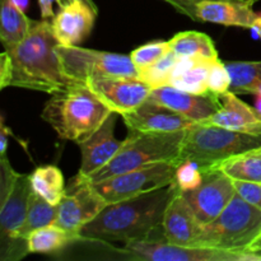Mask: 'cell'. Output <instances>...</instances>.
Masks as SVG:
<instances>
[{"mask_svg":"<svg viewBox=\"0 0 261 261\" xmlns=\"http://www.w3.org/2000/svg\"><path fill=\"white\" fill-rule=\"evenodd\" d=\"M203 229V224L198 221L190 205L182 195V190L176 188L167 209L162 224V233L165 241L181 246H195Z\"/></svg>","mask_w":261,"mask_h":261,"instance_id":"d6986e66","label":"cell"},{"mask_svg":"<svg viewBox=\"0 0 261 261\" xmlns=\"http://www.w3.org/2000/svg\"><path fill=\"white\" fill-rule=\"evenodd\" d=\"M216 60L209 59H200L198 63L194 64L184 73L178 74L177 76L171 81L170 86L176 87L182 91L190 92L195 94H206L211 93L208 89V75L212 63Z\"/></svg>","mask_w":261,"mask_h":261,"instance_id":"83f0119b","label":"cell"},{"mask_svg":"<svg viewBox=\"0 0 261 261\" xmlns=\"http://www.w3.org/2000/svg\"><path fill=\"white\" fill-rule=\"evenodd\" d=\"M9 134H10L9 127L5 125L4 117H2V120H0V157H4V155H7L8 135Z\"/></svg>","mask_w":261,"mask_h":261,"instance_id":"e575fe53","label":"cell"},{"mask_svg":"<svg viewBox=\"0 0 261 261\" xmlns=\"http://www.w3.org/2000/svg\"><path fill=\"white\" fill-rule=\"evenodd\" d=\"M229 91L236 94L261 93V61H228Z\"/></svg>","mask_w":261,"mask_h":261,"instance_id":"d4e9b609","label":"cell"},{"mask_svg":"<svg viewBox=\"0 0 261 261\" xmlns=\"http://www.w3.org/2000/svg\"><path fill=\"white\" fill-rule=\"evenodd\" d=\"M177 59L178 56L176 55L175 51L170 50L163 58L153 63L152 65L140 69L139 78L144 81L152 89L170 86L171 74H172L173 66H175Z\"/></svg>","mask_w":261,"mask_h":261,"instance_id":"f1b7e54d","label":"cell"},{"mask_svg":"<svg viewBox=\"0 0 261 261\" xmlns=\"http://www.w3.org/2000/svg\"><path fill=\"white\" fill-rule=\"evenodd\" d=\"M121 117L129 132L140 133L181 132L195 124L182 115L149 99L134 111L121 115Z\"/></svg>","mask_w":261,"mask_h":261,"instance_id":"ac0fdd59","label":"cell"},{"mask_svg":"<svg viewBox=\"0 0 261 261\" xmlns=\"http://www.w3.org/2000/svg\"><path fill=\"white\" fill-rule=\"evenodd\" d=\"M177 165L176 162L153 163L92 184L107 204L116 203L171 185L176 180Z\"/></svg>","mask_w":261,"mask_h":261,"instance_id":"30bf717a","label":"cell"},{"mask_svg":"<svg viewBox=\"0 0 261 261\" xmlns=\"http://www.w3.org/2000/svg\"><path fill=\"white\" fill-rule=\"evenodd\" d=\"M78 241H81L78 236L65 231L56 224H50L33 231L28 236L27 245L30 254L50 255Z\"/></svg>","mask_w":261,"mask_h":261,"instance_id":"603a6c76","label":"cell"},{"mask_svg":"<svg viewBox=\"0 0 261 261\" xmlns=\"http://www.w3.org/2000/svg\"><path fill=\"white\" fill-rule=\"evenodd\" d=\"M216 168L226 173L232 180L261 184V147L226 160Z\"/></svg>","mask_w":261,"mask_h":261,"instance_id":"484cf974","label":"cell"},{"mask_svg":"<svg viewBox=\"0 0 261 261\" xmlns=\"http://www.w3.org/2000/svg\"><path fill=\"white\" fill-rule=\"evenodd\" d=\"M117 115L119 114L112 112L97 132L78 144L82 154L81 168L78 173L83 177H88L92 173L109 165L124 145L125 139L119 140L115 137Z\"/></svg>","mask_w":261,"mask_h":261,"instance_id":"e0dca14e","label":"cell"},{"mask_svg":"<svg viewBox=\"0 0 261 261\" xmlns=\"http://www.w3.org/2000/svg\"><path fill=\"white\" fill-rule=\"evenodd\" d=\"M236 193L251 205L261 209V184L251 181L233 180Z\"/></svg>","mask_w":261,"mask_h":261,"instance_id":"d6a6232c","label":"cell"},{"mask_svg":"<svg viewBox=\"0 0 261 261\" xmlns=\"http://www.w3.org/2000/svg\"><path fill=\"white\" fill-rule=\"evenodd\" d=\"M56 216H58V205L48 203L32 190L30 205H28L27 218H25L22 228L18 232V240L27 242L28 236L33 231L50 226V224H55Z\"/></svg>","mask_w":261,"mask_h":261,"instance_id":"4316f807","label":"cell"},{"mask_svg":"<svg viewBox=\"0 0 261 261\" xmlns=\"http://www.w3.org/2000/svg\"><path fill=\"white\" fill-rule=\"evenodd\" d=\"M14 3L20 8V9L24 10L25 7H27V4H28V0H14Z\"/></svg>","mask_w":261,"mask_h":261,"instance_id":"74e56055","label":"cell"},{"mask_svg":"<svg viewBox=\"0 0 261 261\" xmlns=\"http://www.w3.org/2000/svg\"><path fill=\"white\" fill-rule=\"evenodd\" d=\"M97 8L91 0H70L51 19L56 38L63 46H76L93 30Z\"/></svg>","mask_w":261,"mask_h":261,"instance_id":"2e32d148","label":"cell"},{"mask_svg":"<svg viewBox=\"0 0 261 261\" xmlns=\"http://www.w3.org/2000/svg\"><path fill=\"white\" fill-rule=\"evenodd\" d=\"M236 194L233 180L218 168L203 171L200 185L182 191L184 198L203 226L216 219Z\"/></svg>","mask_w":261,"mask_h":261,"instance_id":"4fadbf2b","label":"cell"},{"mask_svg":"<svg viewBox=\"0 0 261 261\" xmlns=\"http://www.w3.org/2000/svg\"><path fill=\"white\" fill-rule=\"evenodd\" d=\"M32 194L30 175L12 167L7 155L0 157V260L18 261L30 254L18 232L27 218Z\"/></svg>","mask_w":261,"mask_h":261,"instance_id":"277c9868","label":"cell"},{"mask_svg":"<svg viewBox=\"0 0 261 261\" xmlns=\"http://www.w3.org/2000/svg\"><path fill=\"white\" fill-rule=\"evenodd\" d=\"M177 12L196 22L252 28L257 13L254 3L239 0H165Z\"/></svg>","mask_w":261,"mask_h":261,"instance_id":"7c38bea8","label":"cell"},{"mask_svg":"<svg viewBox=\"0 0 261 261\" xmlns=\"http://www.w3.org/2000/svg\"><path fill=\"white\" fill-rule=\"evenodd\" d=\"M121 252L130 259L147 261H261V252L181 246L160 240L129 242L124 245Z\"/></svg>","mask_w":261,"mask_h":261,"instance_id":"9c48e42d","label":"cell"},{"mask_svg":"<svg viewBox=\"0 0 261 261\" xmlns=\"http://www.w3.org/2000/svg\"><path fill=\"white\" fill-rule=\"evenodd\" d=\"M32 22L14 0H0V40L4 48L19 43L27 36Z\"/></svg>","mask_w":261,"mask_h":261,"instance_id":"44dd1931","label":"cell"},{"mask_svg":"<svg viewBox=\"0 0 261 261\" xmlns=\"http://www.w3.org/2000/svg\"><path fill=\"white\" fill-rule=\"evenodd\" d=\"M229 87H231V75H229L226 64L221 61V59L213 61L208 75L209 92L218 96V94L229 91Z\"/></svg>","mask_w":261,"mask_h":261,"instance_id":"1f68e13d","label":"cell"},{"mask_svg":"<svg viewBox=\"0 0 261 261\" xmlns=\"http://www.w3.org/2000/svg\"><path fill=\"white\" fill-rule=\"evenodd\" d=\"M176 188L175 180L171 185L107 204L93 221L81 229L82 241L126 245L134 241L157 240L154 233L162 231L166 209Z\"/></svg>","mask_w":261,"mask_h":261,"instance_id":"7a4b0ae2","label":"cell"},{"mask_svg":"<svg viewBox=\"0 0 261 261\" xmlns=\"http://www.w3.org/2000/svg\"><path fill=\"white\" fill-rule=\"evenodd\" d=\"M218 99L221 107L204 124L218 125L237 132L261 135V112L259 110L245 103L231 91L218 94Z\"/></svg>","mask_w":261,"mask_h":261,"instance_id":"ffe728a7","label":"cell"},{"mask_svg":"<svg viewBox=\"0 0 261 261\" xmlns=\"http://www.w3.org/2000/svg\"><path fill=\"white\" fill-rule=\"evenodd\" d=\"M260 233L261 209L236 194L216 219L204 224L195 246L245 252Z\"/></svg>","mask_w":261,"mask_h":261,"instance_id":"52a82bcc","label":"cell"},{"mask_svg":"<svg viewBox=\"0 0 261 261\" xmlns=\"http://www.w3.org/2000/svg\"><path fill=\"white\" fill-rule=\"evenodd\" d=\"M111 110L84 83L51 94L42 110L47 122L64 140L81 144L102 126Z\"/></svg>","mask_w":261,"mask_h":261,"instance_id":"3957f363","label":"cell"},{"mask_svg":"<svg viewBox=\"0 0 261 261\" xmlns=\"http://www.w3.org/2000/svg\"><path fill=\"white\" fill-rule=\"evenodd\" d=\"M247 251H251V252H261V233L257 236V239L255 240L254 242L251 244V246L249 247Z\"/></svg>","mask_w":261,"mask_h":261,"instance_id":"d590c367","label":"cell"},{"mask_svg":"<svg viewBox=\"0 0 261 261\" xmlns=\"http://www.w3.org/2000/svg\"><path fill=\"white\" fill-rule=\"evenodd\" d=\"M203 181V171L196 163L191 161H184L176 168V182L182 191L193 190L198 188Z\"/></svg>","mask_w":261,"mask_h":261,"instance_id":"4dcf8cb0","label":"cell"},{"mask_svg":"<svg viewBox=\"0 0 261 261\" xmlns=\"http://www.w3.org/2000/svg\"><path fill=\"white\" fill-rule=\"evenodd\" d=\"M185 133L186 130L172 133L129 132L124 145L111 162L86 178L91 182H99L153 163H178Z\"/></svg>","mask_w":261,"mask_h":261,"instance_id":"8992f818","label":"cell"},{"mask_svg":"<svg viewBox=\"0 0 261 261\" xmlns=\"http://www.w3.org/2000/svg\"><path fill=\"white\" fill-rule=\"evenodd\" d=\"M170 50L171 46L168 41H153V42L145 43V45H142L133 50L130 54V58H132L133 63L137 66L138 70H140V69L147 68V66L152 65L153 63L160 60Z\"/></svg>","mask_w":261,"mask_h":261,"instance_id":"f546056e","label":"cell"},{"mask_svg":"<svg viewBox=\"0 0 261 261\" xmlns=\"http://www.w3.org/2000/svg\"><path fill=\"white\" fill-rule=\"evenodd\" d=\"M259 147L261 135L195 122L186 129L178 163L191 161L201 171L211 170L226 160Z\"/></svg>","mask_w":261,"mask_h":261,"instance_id":"5b68a950","label":"cell"},{"mask_svg":"<svg viewBox=\"0 0 261 261\" xmlns=\"http://www.w3.org/2000/svg\"><path fill=\"white\" fill-rule=\"evenodd\" d=\"M54 3H58L59 7L63 5V0H38V5H40V12L42 19H53L55 17L54 14Z\"/></svg>","mask_w":261,"mask_h":261,"instance_id":"836d02e7","label":"cell"},{"mask_svg":"<svg viewBox=\"0 0 261 261\" xmlns=\"http://www.w3.org/2000/svg\"><path fill=\"white\" fill-rule=\"evenodd\" d=\"M106 205L107 201L94 189L93 184L76 173L58 204L55 224L81 239V229L93 221Z\"/></svg>","mask_w":261,"mask_h":261,"instance_id":"8fae6325","label":"cell"},{"mask_svg":"<svg viewBox=\"0 0 261 261\" xmlns=\"http://www.w3.org/2000/svg\"><path fill=\"white\" fill-rule=\"evenodd\" d=\"M86 86L111 110L120 116L144 103L149 97L150 88L144 81L137 76H117L91 81Z\"/></svg>","mask_w":261,"mask_h":261,"instance_id":"5bb4252c","label":"cell"},{"mask_svg":"<svg viewBox=\"0 0 261 261\" xmlns=\"http://www.w3.org/2000/svg\"><path fill=\"white\" fill-rule=\"evenodd\" d=\"M239 2H249V3H254L255 4V2H256V0H239Z\"/></svg>","mask_w":261,"mask_h":261,"instance_id":"f35d334b","label":"cell"},{"mask_svg":"<svg viewBox=\"0 0 261 261\" xmlns=\"http://www.w3.org/2000/svg\"><path fill=\"white\" fill-rule=\"evenodd\" d=\"M59 45L51 19L33 20L27 36L0 55V88L54 94L79 84L64 74L56 53Z\"/></svg>","mask_w":261,"mask_h":261,"instance_id":"6da1fadb","label":"cell"},{"mask_svg":"<svg viewBox=\"0 0 261 261\" xmlns=\"http://www.w3.org/2000/svg\"><path fill=\"white\" fill-rule=\"evenodd\" d=\"M171 50L177 56L186 58H203L218 60V51L208 35L198 31H186L173 36L170 41Z\"/></svg>","mask_w":261,"mask_h":261,"instance_id":"7402d4cb","label":"cell"},{"mask_svg":"<svg viewBox=\"0 0 261 261\" xmlns=\"http://www.w3.org/2000/svg\"><path fill=\"white\" fill-rule=\"evenodd\" d=\"M32 190L48 203L58 205L65 193V180L59 167L40 166L30 175Z\"/></svg>","mask_w":261,"mask_h":261,"instance_id":"cb8c5ba5","label":"cell"},{"mask_svg":"<svg viewBox=\"0 0 261 261\" xmlns=\"http://www.w3.org/2000/svg\"><path fill=\"white\" fill-rule=\"evenodd\" d=\"M61 69L69 79L78 83L117 76H139V70L130 55L76 46L56 47Z\"/></svg>","mask_w":261,"mask_h":261,"instance_id":"ba28073f","label":"cell"},{"mask_svg":"<svg viewBox=\"0 0 261 261\" xmlns=\"http://www.w3.org/2000/svg\"><path fill=\"white\" fill-rule=\"evenodd\" d=\"M251 30H254L257 33V36L261 38V14H257L256 19H255L254 25H252Z\"/></svg>","mask_w":261,"mask_h":261,"instance_id":"8d00e7d4","label":"cell"},{"mask_svg":"<svg viewBox=\"0 0 261 261\" xmlns=\"http://www.w3.org/2000/svg\"><path fill=\"white\" fill-rule=\"evenodd\" d=\"M148 99L182 115L196 124L205 122L221 107L217 94H195L173 86H163L152 89Z\"/></svg>","mask_w":261,"mask_h":261,"instance_id":"9a60e30c","label":"cell"}]
</instances>
